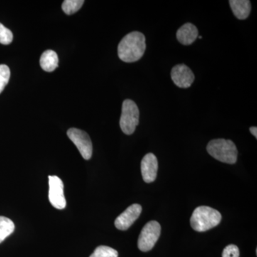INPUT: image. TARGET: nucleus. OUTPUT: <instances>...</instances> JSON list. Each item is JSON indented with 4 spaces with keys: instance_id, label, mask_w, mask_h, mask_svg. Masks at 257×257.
Segmentation results:
<instances>
[{
    "instance_id": "f257e3e1",
    "label": "nucleus",
    "mask_w": 257,
    "mask_h": 257,
    "mask_svg": "<svg viewBox=\"0 0 257 257\" xmlns=\"http://www.w3.org/2000/svg\"><path fill=\"white\" fill-rule=\"evenodd\" d=\"M146 47V38L144 34L132 32L119 42L118 56L120 60L127 63L137 62L143 57Z\"/></svg>"
},
{
    "instance_id": "f03ea898",
    "label": "nucleus",
    "mask_w": 257,
    "mask_h": 257,
    "mask_svg": "<svg viewBox=\"0 0 257 257\" xmlns=\"http://www.w3.org/2000/svg\"><path fill=\"white\" fill-rule=\"evenodd\" d=\"M221 220L219 211L206 206L196 208L190 219L192 229L204 232L217 226Z\"/></svg>"
},
{
    "instance_id": "7ed1b4c3",
    "label": "nucleus",
    "mask_w": 257,
    "mask_h": 257,
    "mask_svg": "<svg viewBox=\"0 0 257 257\" xmlns=\"http://www.w3.org/2000/svg\"><path fill=\"white\" fill-rule=\"evenodd\" d=\"M208 153L216 160L233 165L237 161L238 151L236 145L231 140L216 139L207 145Z\"/></svg>"
},
{
    "instance_id": "20e7f679",
    "label": "nucleus",
    "mask_w": 257,
    "mask_h": 257,
    "mask_svg": "<svg viewBox=\"0 0 257 257\" xmlns=\"http://www.w3.org/2000/svg\"><path fill=\"white\" fill-rule=\"evenodd\" d=\"M140 120V110L135 101L125 99L121 108L119 125L125 135H131L135 133Z\"/></svg>"
},
{
    "instance_id": "39448f33",
    "label": "nucleus",
    "mask_w": 257,
    "mask_h": 257,
    "mask_svg": "<svg viewBox=\"0 0 257 257\" xmlns=\"http://www.w3.org/2000/svg\"><path fill=\"white\" fill-rule=\"evenodd\" d=\"M161 226L156 221H150L144 226L138 239V247L142 251H150L158 241Z\"/></svg>"
},
{
    "instance_id": "423d86ee",
    "label": "nucleus",
    "mask_w": 257,
    "mask_h": 257,
    "mask_svg": "<svg viewBox=\"0 0 257 257\" xmlns=\"http://www.w3.org/2000/svg\"><path fill=\"white\" fill-rule=\"evenodd\" d=\"M67 136L78 149L83 158L90 160L92 156V143L88 134L79 128H71L67 131Z\"/></svg>"
},
{
    "instance_id": "0eeeda50",
    "label": "nucleus",
    "mask_w": 257,
    "mask_h": 257,
    "mask_svg": "<svg viewBox=\"0 0 257 257\" xmlns=\"http://www.w3.org/2000/svg\"><path fill=\"white\" fill-rule=\"evenodd\" d=\"M49 200L54 207L64 209L66 207L65 197L64 194V184L62 179L57 176L49 177Z\"/></svg>"
},
{
    "instance_id": "6e6552de",
    "label": "nucleus",
    "mask_w": 257,
    "mask_h": 257,
    "mask_svg": "<svg viewBox=\"0 0 257 257\" xmlns=\"http://www.w3.org/2000/svg\"><path fill=\"white\" fill-rule=\"evenodd\" d=\"M171 77L177 87L183 89L190 87L195 79L191 69L183 64H177L172 68Z\"/></svg>"
},
{
    "instance_id": "1a4fd4ad",
    "label": "nucleus",
    "mask_w": 257,
    "mask_h": 257,
    "mask_svg": "<svg viewBox=\"0 0 257 257\" xmlns=\"http://www.w3.org/2000/svg\"><path fill=\"white\" fill-rule=\"evenodd\" d=\"M143 208L138 204H134L121 213L114 221L116 229L119 230L128 229L135 223L141 214Z\"/></svg>"
},
{
    "instance_id": "9d476101",
    "label": "nucleus",
    "mask_w": 257,
    "mask_h": 257,
    "mask_svg": "<svg viewBox=\"0 0 257 257\" xmlns=\"http://www.w3.org/2000/svg\"><path fill=\"white\" fill-rule=\"evenodd\" d=\"M141 171L143 178L146 183H151L157 178L158 161L154 154L149 153L142 160Z\"/></svg>"
},
{
    "instance_id": "9b49d317",
    "label": "nucleus",
    "mask_w": 257,
    "mask_h": 257,
    "mask_svg": "<svg viewBox=\"0 0 257 257\" xmlns=\"http://www.w3.org/2000/svg\"><path fill=\"white\" fill-rule=\"evenodd\" d=\"M199 35L197 28L192 23H186L177 32V38L184 45H192Z\"/></svg>"
},
{
    "instance_id": "f8f14e48",
    "label": "nucleus",
    "mask_w": 257,
    "mask_h": 257,
    "mask_svg": "<svg viewBox=\"0 0 257 257\" xmlns=\"http://www.w3.org/2000/svg\"><path fill=\"white\" fill-rule=\"evenodd\" d=\"M229 3L236 18L243 20L249 16L251 5L248 0H230Z\"/></svg>"
},
{
    "instance_id": "ddd939ff",
    "label": "nucleus",
    "mask_w": 257,
    "mask_h": 257,
    "mask_svg": "<svg viewBox=\"0 0 257 257\" xmlns=\"http://www.w3.org/2000/svg\"><path fill=\"white\" fill-rule=\"evenodd\" d=\"M59 58L53 50H46L40 57V66L45 72H53L58 67Z\"/></svg>"
},
{
    "instance_id": "4468645a",
    "label": "nucleus",
    "mask_w": 257,
    "mask_h": 257,
    "mask_svg": "<svg viewBox=\"0 0 257 257\" xmlns=\"http://www.w3.org/2000/svg\"><path fill=\"white\" fill-rule=\"evenodd\" d=\"M15 228L14 222L11 219L0 216V243L14 232Z\"/></svg>"
},
{
    "instance_id": "2eb2a0df",
    "label": "nucleus",
    "mask_w": 257,
    "mask_h": 257,
    "mask_svg": "<svg viewBox=\"0 0 257 257\" xmlns=\"http://www.w3.org/2000/svg\"><path fill=\"white\" fill-rule=\"evenodd\" d=\"M84 3L83 0H65L62 3V10L65 14L72 15L80 9Z\"/></svg>"
},
{
    "instance_id": "dca6fc26",
    "label": "nucleus",
    "mask_w": 257,
    "mask_h": 257,
    "mask_svg": "<svg viewBox=\"0 0 257 257\" xmlns=\"http://www.w3.org/2000/svg\"><path fill=\"white\" fill-rule=\"evenodd\" d=\"M89 257H118V252L109 246H99Z\"/></svg>"
},
{
    "instance_id": "f3484780",
    "label": "nucleus",
    "mask_w": 257,
    "mask_h": 257,
    "mask_svg": "<svg viewBox=\"0 0 257 257\" xmlns=\"http://www.w3.org/2000/svg\"><path fill=\"white\" fill-rule=\"evenodd\" d=\"M10 78V69L5 64H0V94L4 90Z\"/></svg>"
},
{
    "instance_id": "a211bd4d",
    "label": "nucleus",
    "mask_w": 257,
    "mask_h": 257,
    "mask_svg": "<svg viewBox=\"0 0 257 257\" xmlns=\"http://www.w3.org/2000/svg\"><path fill=\"white\" fill-rule=\"evenodd\" d=\"M13 40V34L9 29L5 28L0 23V43L3 45H10Z\"/></svg>"
},
{
    "instance_id": "6ab92c4d",
    "label": "nucleus",
    "mask_w": 257,
    "mask_h": 257,
    "mask_svg": "<svg viewBox=\"0 0 257 257\" xmlns=\"http://www.w3.org/2000/svg\"><path fill=\"white\" fill-rule=\"evenodd\" d=\"M222 257H239V248L236 245H228L223 251Z\"/></svg>"
},
{
    "instance_id": "aec40b11",
    "label": "nucleus",
    "mask_w": 257,
    "mask_h": 257,
    "mask_svg": "<svg viewBox=\"0 0 257 257\" xmlns=\"http://www.w3.org/2000/svg\"><path fill=\"white\" fill-rule=\"evenodd\" d=\"M249 130L250 133L252 134L253 136L255 138H257V128L256 126H251V127H250Z\"/></svg>"
},
{
    "instance_id": "412c9836",
    "label": "nucleus",
    "mask_w": 257,
    "mask_h": 257,
    "mask_svg": "<svg viewBox=\"0 0 257 257\" xmlns=\"http://www.w3.org/2000/svg\"><path fill=\"white\" fill-rule=\"evenodd\" d=\"M198 37H199V39H202V36H199Z\"/></svg>"
}]
</instances>
